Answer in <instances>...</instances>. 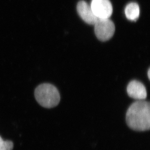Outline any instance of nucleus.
<instances>
[{"instance_id": "obj_1", "label": "nucleus", "mask_w": 150, "mask_h": 150, "mask_svg": "<svg viewBox=\"0 0 150 150\" xmlns=\"http://www.w3.org/2000/svg\"><path fill=\"white\" fill-rule=\"evenodd\" d=\"M128 126L136 131L149 130L150 128V103L138 100L129 106L126 114Z\"/></svg>"}, {"instance_id": "obj_6", "label": "nucleus", "mask_w": 150, "mask_h": 150, "mask_svg": "<svg viewBox=\"0 0 150 150\" xmlns=\"http://www.w3.org/2000/svg\"><path fill=\"white\" fill-rule=\"evenodd\" d=\"M77 10L80 17L88 24L94 25L98 20L94 14L91 6L84 1L78 2L77 5Z\"/></svg>"}, {"instance_id": "obj_5", "label": "nucleus", "mask_w": 150, "mask_h": 150, "mask_svg": "<svg viewBox=\"0 0 150 150\" xmlns=\"http://www.w3.org/2000/svg\"><path fill=\"white\" fill-rule=\"evenodd\" d=\"M128 95L137 100H144L147 98V93L144 85L137 80H132L127 87Z\"/></svg>"}, {"instance_id": "obj_9", "label": "nucleus", "mask_w": 150, "mask_h": 150, "mask_svg": "<svg viewBox=\"0 0 150 150\" xmlns=\"http://www.w3.org/2000/svg\"><path fill=\"white\" fill-rule=\"evenodd\" d=\"M150 69H148V78H149V79H150Z\"/></svg>"}, {"instance_id": "obj_3", "label": "nucleus", "mask_w": 150, "mask_h": 150, "mask_svg": "<svg viewBox=\"0 0 150 150\" xmlns=\"http://www.w3.org/2000/svg\"><path fill=\"white\" fill-rule=\"evenodd\" d=\"M94 25L95 35L100 41H108L113 36L115 24L109 18H98Z\"/></svg>"}, {"instance_id": "obj_2", "label": "nucleus", "mask_w": 150, "mask_h": 150, "mask_svg": "<svg viewBox=\"0 0 150 150\" xmlns=\"http://www.w3.org/2000/svg\"><path fill=\"white\" fill-rule=\"evenodd\" d=\"M35 96L40 105L47 108L57 106L60 100L58 89L54 85L48 83L39 85L35 88Z\"/></svg>"}, {"instance_id": "obj_7", "label": "nucleus", "mask_w": 150, "mask_h": 150, "mask_svg": "<svg viewBox=\"0 0 150 150\" xmlns=\"http://www.w3.org/2000/svg\"><path fill=\"white\" fill-rule=\"evenodd\" d=\"M140 9L139 4L136 3H130L126 6L125 8V14L127 19L136 21L139 18Z\"/></svg>"}, {"instance_id": "obj_8", "label": "nucleus", "mask_w": 150, "mask_h": 150, "mask_svg": "<svg viewBox=\"0 0 150 150\" xmlns=\"http://www.w3.org/2000/svg\"><path fill=\"white\" fill-rule=\"evenodd\" d=\"M13 143L9 140L4 141L0 136V150H12Z\"/></svg>"}, {"instance_id": "obj_4", "label": "nucleus", "mask_w": 150, "mask_h": 150, "mask_svg": "<svg viewBox=\"0 0 150 150\" xmlns=\"http://www.w3.org/2000/svg\"><path fill=\"white\" fill-rule=\"evenodd\" d=\"M91 7L98 18H109L112 15L113 7L109 0H92Z\"/></svg>"}]
</instances>
